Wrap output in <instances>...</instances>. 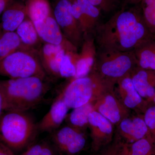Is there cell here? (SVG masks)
Listing matches in <instances>:
<instances>
[{"instance_id":"obj_1","label":"cell","mask_w":155,"mask_h":155,"mask_svg":"<svg viewBox=\"0 0 155 155\" xmlns=\"http://www.w3.org/2000/svg\"><path fill=\"white\" fill-rule=\"evenodd\" d=\"M155 39L148 29L139 5L122 7L97 27L96 48L133 51L143 42Z\"/></svg>"},{"instance_id":"obj_2","label":"cell","mask_w":155,"mask_h":155,"mask_svg":"<svg viewBox=\"0 0 155 155\" xmlns=\"http://www.w3.org/2000/svg\"><path fill=\"white\" fill-rule=\"evenodd\" d=\"M6 104V110L25 112L44 100L50 88L45 79L31 77L0 80Z\"/></svg>"},{"instance_id":"obj_3","label":"cell","mask_w":155,"mask_h":155,"mask_svg":"<svg viewBox=\"0 0 155 155\" xmlns=\"http://www.w3.org/2000/svg\"><path fill=\"white\" fill-rule=\"evenodd\" d=\"M37 131V125L25 112L7 110L0 116V142L14 151L29 144Z\"/></svg>"},{"instance_id":"obj_4","label":"cell","mask_w":155,"mask_h":155,"mask_svg":"<svg viewBox=\"0 0 155 155\" xmlns=\"http://www.w3.org/2000/svg\"><path fill=\"white\" fill-rule=\"evenodd\" d=\"M137 67L133 51L96 48L92 70L106 82L114 85L119 79L130 75Z\"/></svg>"},{"instance_id":"obj_5","label":"cell","mask_w":155,"mask_h":155,"mask_svg":"<svg viewBox=\"0 0 155 155\" xmlns=\"http://www.w3.org/2000/svg\"><path fill=\"white\" fill-rule=\"evenodd\" d=\"M39 51L24 46L0 60V75L10 78L36 76L46 79L47 74L42 65Z\"/></svg>"},{"instance_id":"obj_6","label":"cell","mask_w":155,"mask_h":155,"mask_svg":"<svg viewBox=\"0 0 155 155\" xmlns=\"http://www.w3.org/2000/svg\"><path fill=\"white\" fill-rule=\"evenodd\" d=\"M93 70L85 77L71 79L61 94L69 109L95 102L107 90L113 87Z\"/></svg>"},{"instance_id":"obj_7","label":"cell","mask_w":155,"mask_h":155,"mask_svg":"<svg viewBox=\"0 0 155 155\" xmlns=\"http://www.w3.org/2000/svg\"><path fill=\"white\" fill-rule=\"evenodd\" d=\"M53 14L66 38L78 49L81 47L84 35L72 14L71 1L57 0Z\"/></svg>"},{"instance_id":"obj_8","label":"cell","mask_w":155,"mask_h":155,"mask_svg":"<svg viewBox=\"0 0 155 155\" xmlns=\"http://www.w3.org/2000/svg\"><path fill=\"white\" fill-rule=\"evenodd\" d=\"M52 140L62 155H75L85 146L86 140L81 130L67 126L54 131Z\"/></svg>"},{"instance_id":"obj_9","label":"cell","mask_w":155,"mask_h":155,"mask_svg":"<svg viewBox=\"0 0 155 155\" xmlns=\"http://www.w3.org/2000/svg\"><path fill=\"white\" fill-rule=\"evenodd\" d=\"M33 22L42 41L61 47L66 51H78L77 48L64 36L54 17L53 12L43 20Z\"/></svg>"},{"instance_id":"obj_10","label":"cell","mask_w":155,"mask_h":155,"mask_svg":"<svg viewBox=\"0 0 155 155\" xmlns=\"http://www.w3.org/2000/svg\"><path fill=\"white\" fill-rule=\"evenodd\" d=\"M113 87L108 88L96 100L94 108L112 124H116L127 117L128 109L112 91Z\"/></svg>"},{"instance_id":"obj_11","label":"cell","mask_w":155,"mask_h":155,"mask_svg":"<svg viewBox=\"0 0 155 155\" xmlns=\"http://www.w3.org/2000/svg\"><path fill=\"white\" fill-rule=\"evenodd\" d=\"M88 125L91 129L92 147L94 150H99L112 140L113 124L98 112L93 110L91 113Z\"/></svg>"},{"instance_id":"obj_12","label":"cell","mask_w":155,"mask_h":155,"mask_svg":"<svg viewBox=\"0 0 155 155\" xmlns=\"http://www.w3.org/2000/svg\"><path fill=\"white\" fill-rule=\"evenodd\" d=\"M69 109L60 93L49 110L38 124V131L51 132L58 130L67 118Z\"/></svg>"},{"instance_id":"obj_13","label":"cell","mask_w":155,"mask_h":155,"mask_svg":"<svg viewBox=\"0 0 155 155\" xmlns=\"http://www.w3.org/2000/svg\"><path fill=\"white\" fill-rule=\"evenodd\" d=\"M80 48V52L76 53L75 56V75L71 79L87 76L91 72L94 66L96 55L94 37H89L84 38Z\"/></svg>"},{"instance_id":"obj_14","label":"cell","mask_w":155,"mask_h":155,"mask_svg":"<svg viewBox=\"0 0 155 155\" xmlns=\"http://www.w3.org/2000/svg\"><path fill=\"white\" fill-rule=\"evenodd\" d=\"M130 76L136 90L141 97L152 100L155 94V71L137 67Z\"/></svg>"},{"instance_id":"obj_15","label":"cell","mask_w":155,"mask_h":155,"mask_svg":"<svg viewBox=\"0 0 155 155\" xmlns=\"http://www.w3.org/2000/svg\"><path fill=\"white\" fill-rule=\"evenodd\" d=\"M27 16L25 5L21 0H14L2 14L1 24L3 31H16Z\"/></svg>"},{"instance_id":"obj_16","label":"cell","mask_w":155,"mask_h":155,"mask_svg":"<svg viewBox=\"0 0 155 155\" xmlns=\"http://www.w3.org/2000/svg\"><path fill=\"white\" fill-rule=\"evenodd\" d=\"M120 134L128 142L133 143L149 136L143 118L134 117L122 119L119 123Z\"/></svg>"},{"instance_id":"obj_17","label":"cell","mask_w":155,"mask_h":155,"mask_svg":"<svg viewBox=\"0 0 155 155\" xmlns=\"http://www.w3.org/2000/svg\"><path fill=\"white\" fill-rule=\"evenodd\" d=\"M116 83L121 101L126 107L134 109L141 104L143 98L136 90L130 75L119 79Z\"/></svg>"},{"instance_id":"obj_18","label":"cell","mask_w":155,"mask_h":155,"mask_svg":"<svg viewBox=\"0 0 155 155\" xmlns=\"http://www.w3.org/2000/svg\"><path fill=\"white\" fill-rule=\"evenodd\" d=\"M133 52L138 68L155 71V39L143 42Z\"/></svg>"},{"instance_id":"obj_19","label":"cell","mask_w":155,"mask_h":155,"mask_svg":"<svg viewBox=\"0 0 155 155\" xmlns=\"http://www.w3.org/2000/svg\"><path fill=\"white\" fill-rule=\"evenodd\" d=\"M16 32L20 38L23 45L27 48L39 50L42 41L40 38L34 22L28 17L17 28Z\"/></svg>"},{"instance_id":"obj_20","label":"cell","mask_w":155,"mask_h":155,"mask_svg":"<svg viewBox=\"0 0 155 155\" xmlns=\"http://www.w3.org/2000/svg\"><path fill=\"white\" fill-rule=\"evenodd\" d=\"M33 22L43 20L52 13L48 0H21Z\"/></svg>"},{"instance_id":"obj_21","label":"cell","mask_w":155,"mask_h":155,"mask_svg":"<svg viewBox=\"0 0 155 155\" xmlns=\"http://www.w3.org/2000/svg\"><path fill=\"white\" fill-rule=\"evenodd\" d=\"M94 102L87 103L85 104L73 109V110L67 115V118L69 126L81 130L88 125L90 114L94 110Z\"/></svg>"},{"instance_id":"obj_22","label":"cell","mask_w":155,"mask_h":155,"mask_svg":"<svg viewBox=\"0 0 155 155\" xmlns=\"http://www.w3.org/2000/svg\"><path fill=\"white\" fill-rule=\"evenodd\" d=\"M24 46L16 31H3L0 36V60Z\"/></svg>"},{"instance_id":"obj_23","label":"cell","mask_w":155,"mask_h":155,"mask_svg":"<svg viewBox=\"0 0 155 155\" xmlns=\"http://www.w3.org/2000/svg\"><path fill=\"white\" fill-rule=\"evenodd\" d=\"M139 5L145 23L155 39V0H142Z\"/></svg>"},{"instance_id":"obj_24","label":"cell","mask_w":155,"mask_h":155,"mask_svg":"<svg viewBox=\"0 0 155 155\" xmlns=\"http://www.w3.org/2000/svg\"><path fill=\"white\" fill-rule=\"evenodd\" d=\"M155 143L150 136L132 143L128 155H153Z\"/></svg>"},{"instance_id":"obj_25","label":"cell","mask_w":155,"mask_h":155,"mask_svg":"<svg viewBox=\"0 0 155 155\" xmlns=\"http://www.w3.org/2000/svg\"><path fill=\"white\" fill-rule=\"evenodd\" d=\"M75 53L66 51L61 59L60 64V77L72 78L75 77V69L74 55Z\"/></svg>"},{"instance_id":"obj_26","label":"cell","mask_w":155,"mask_h":155,"mask_svg":"<svg viewBox=\"0 0 155 155\" xmlns=\"http://www.w3.org/2000/svg\"><path fill=\"white\" fill-rule=\"evenodd\" d=\"M65 52L66 51L64 49H62L54 57L41 58L42 65L47 74L48 73L53 76L60 77V64L61 59Z\"/></svg>"},{"instance_id":"obj_27","label":"cell","mask_w":155,"mask_h":155,"mask_svg":"<svg viewBox=\"0 0 155 155\" xmlns=\"http://www.w3.org/2000/svg\"><path fill=\"white\" fill-rule=\"evenodd\" d=\"M105 14L113 13L122 8L121 0H87Z\"/></svg>"},{"instance_id":"obj_28","label":"cell","mask_w":155,"mask_h":155,"mask_svg":"<svg viewBox=\"0 0 155 155\" xmlns=\"http://www.w3.org/2000/svg\"><path fill=\"white\" fill-rule=\"evenodd\" d=\"M20 155H55V153L47 143L41 142L29 147Z\"/></svg>"},{"instance_id":"obj_29","label":"cell","mask_w":155,"mask_h":155,"mask_svg":"<svg viewBox=\"0 0 155 155\" xmlns=\"http://www.w3.org/2000/svg\"><path fill=\"white\" fill-rule=\"evenodd\" d=\"M143 118L148 129L149 136L155 143V106L147 109Z\"/></svg>"},{"instance_id":"obj_30","label":"cell","mask_w":155,"mask_h":155,"mask_svg":"<svg viewBox=\"0 0 155 155\" xmlns=\"http://www.w3.org/2000/svg\"><path fill=\"white\" fill-rule=\"evenodd\" d=\"M62 48L61 47L45 43L39 51L40 58H46L54 57L60 52Z\"/></svg>"},{"instance_id":"obj_31","label":"cell","mask_w":155,"mask_h":155,"mask_svg":"<svg viewBox=\"0 0 155 155\" xmlns=\"http://www.w3.org/2000/svg\"><path fill=\"white\" fill-rule=\"evenodd\" d=\"M126 144L123 143L114 144L109 147L100 155H125Z\"/></svg>"},{"instance_id":"obj_32","label":"cell","mask_w":155,"mask_h":155,"mask_svg":"<svg viewBox=\"0 0 155 155\" xmlns=\"http://www.w3.org/2000/svg\"><path fill=\"white\" fill-rule=\"evenodd\" d=\"M0 155H15L14 151L0 142Z\"/></svg>"},{"instance_id":"obj_33","label":"cell","mask_w":155,"mask_h":155,"mask_svg":"<svg viewBox=\"0 0 155 155\" xmlns=\"http://www.w3.org/2000/svg\"><path fill=\"white\" fill-rule=\"evenodd\" d=\"M6 110L5 100L2 90L0 85V116Z\"/></svg>"},{"instance_id":"obj_34","label":"cell","mask_w":155,"mask_h":155,"mask_svg":"<svg viewBox=\"0 0 155 155\" xmlns=\"http://www.w3.org/2000/svg\"><path fill=\"white\" fill-rule=\"evenodd\" d=\"M122 7H128L138 5L142 0H121Z\"/></svg>"},{"instance_id":"obj_35","label":"cell","mask_w":155,"mask_h":155,"mask_svg":"<svg viewBox=\"0 0 155 155\" xmlns=\"http://www.w3.org/2000/svg\"><path fill=\"white\" fill-rule=\"evenodd\" d=\"M14 0H0V15Z\"/></svg>"},{"instance_id":"obj_36","label":"cell","mask_w":155,"mask_h":155,"mask_svg":"<svg viewBox=\"0 0 155 155\" xmlns=\"http://www.w3.org/2000/svg\"><path fill=\"white\" fill-rule=\"evenodd\" d=\"M125 155H128V147L127 145L125 148Z\"/></svg>"},{"instance_id":"obj_37","label":"cell","mask_w":155,"mask_h":155,"mask_svg":"<svg viewBox=\"0 0 155 155\" xmlns=\"http://www.w3.org/2000/svg\"><path fill=\"white\" fill-rule=\"evenodd\" d=\"M2 31H3L2 30V27H1V24H0V36H1V34H2Z\"/></svg>"},{"instance_id":"obj_38","label":"cell","mask_w":155,"mask_h":155,"mask_svg":"<svg viewBox=\"0 0 155 155\" xmlns=\"http://www.w3.org/2000/svg\"><path fill=\"white\" fill-rule=\"evenodd\" d=\"M152 100L154 102V103H155V94L154 96L153 97Z\"/></svg>"},{"instance_id":"obj_39","label":"cell","mask_w":155,"mask_h":155,"mask_svg":"<svg viewBox=\"0 0 155 155\" xmlns=\"http://www.w3.org/2000/svg\"></svg>"}]
</instances>
